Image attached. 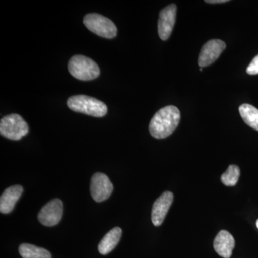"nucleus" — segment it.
Returning <instances> with one entry per match:
<instances>
[{"label": "nucleus", "instance_id": "f257e3e1", "mask_svg": "<svg viewBox=\"0 0 258 258\" xmlns=\"http://www.w3.org/2000/svg\"><path fill=\"white\" fill-rule=\"evenodd\" d=\"M181 119V113L176 106L161 108L153 116L149 124L151 135L158 139H165L175 131Z\"/></svg>", "mask_w": 258, "mask_h": 258}, {"label": "nucleus", "instance_id": "f03ea898", "mask_svg": "<svg viewBox=\"0 0 258 258\" xmlns=\"http://www.w3.org/2000/svg\"><path fill=\"white\" fill-rule=\"evenodd\" d=\"M68 107L73 111L101 118L107 114L108 108L103 102L85 95L71 96L67 101Z\"/></svg>", "mask_w": 258, "mask_h": 258}, {"label": "nucleus", "instance_id": "7ed1b4c3", "mask_svg": "<svg viewBox=\"0 0 258 258\" xmlns=\"http://www.w3.org/2000/svg\"><path fill=\"white\" fill-rule=\"evenodd\" d=\"M68 66L70 74L80 81H91L100 75V69L96 62L86 56H74Z\"/></svg>", "mask_w": 258, "mask_h": 258}, {"label": "nucleus", "instance_id": "20e7f679", "mask_svg": "<svg viewBox=\"0 0 258 258\" xmlns=\"http://www.w3.org/2000/svg\"><path fill=\"white\" fill-rule=\"evenodd\" d=\"M29 132V127L23 117L20 115L10 114L0 120V134L10 140H20Z\"/></svg>", "mask_w": 258, "mask_h": 258}, {"label": "nucleus", "instance_id": "39448f33", "mask_svg": "<svg viewBox=\"0 0 258 258\" xmlns=\"http://www.w3.org/2000/svg\"><path fill=\"white\" fill-rule=\"evenodd\" d=\"M83 23L88 30L104 38H114L118 32L112 20L97 13L86 15L83 18Z\"/></svg>", "mask_w": 258, "mask_h": 258}, {"label": "nucleus", "instance_id": "423d86ee", "mask_svg": "<svg viewBox=\"0 0 258 258\" xmlns=\"http://www.w3.org/2000/svg\"><path fill=\"white\" fill-rule=\"evenodd\" d=\"M113 186L111 180L103 173L93 174L91 181V194L97 203L108 200L113 192Z\"/></svg>", "mask_w": 258, "mask_h": 258}, {"label": "nucleus", "instance_id": "0eeeda50", "mask_svg": "<svg viewBox=\"0 0 258 258\" xmlns=\"http://www.w3.org/2000/svg\"><path fill=\"white\" fill-rule=\"evenodd\" d=\"M63 214V204L59 199H53L43 207L38 214V220L42 225L52 227L57 225Z\"/></svg>", "mask_w": 258, "mask_h": 258}, {"label": "nucleus", "instance_id": "6e6552de", "mask_svg": "<svg viewBox=\"0 0 258 258\" xmlns=\"http://www.w3.org/2000/svg\"><path fill=\"white\" fill-rule=\"evenodd\" d=\"M226 48L225 42L221 40H211L203 45L198 58L200 68L207 67L215 62Z\"/></svg>", "mask_w": 258, "mask_h": 258}, {"label": "nucleus", "instance_id": "1a4fd4ad", "mask_svg": "<svg viewBox=\"0 0 258 258\" xmlns=\"http://www.w3.org/2000/svg\"><path fill=\"white\" fill-rule=\"evenodd\" d=\"M176 5L171 4L160 12L158 21V32L161 40H166L170 37L176 23Z\"/></svg>", "mask_w": 258, "mask_h": 258}, {"label": "nucleus", "instance_id": "9d476101", "mask_svg": "<svg viewBox=\"0 0 258 258\" xmlns=\"http://www.w3.org/2000/svg\"><path fill=\"white\" fill-rule=\"evenodd\" d=\"M174 201V195L171 191H165L156 200L152 212V221L156 227L161 225Z\"/></svg>", "mask_w": 258, "mask_h": 258}, {"label": "nucleus", "instance_id": "9b49d317", "mask_svg": "<svg viewBox=\"0 0 258 258\" xmlns=\"http://www.w3.org/2000/svg\"><path fill=\"white\" fill-rule=\"evenodd\" d=\"M235 241L233 236L226 230H221L214 240V249L219 255L230 258L235 248Z\"/></svg>", "mask_w": 258, "mask_h": 258}, {"label": "nucleus", "instance_id": "f8f14e48", "mask_svg": "<svg viewBox=\"0 0 258 258\" xmlns=\"http://www.w3.org/2000/svg\"><path fill=\"white\" fill-rule=\"evenodd\" d=\"M23 192V188L20 185H15L5 189L0 198L1 213L9 214L13 211Z\"/></svg>", "mask_w": 258, "mask_h": 258}, {"label": "nucleus", "instance_id": "ddd939ff", "mask_svg": "<svg viewBox=\"0 0 258 258\" xmlns=\"http://www.w3.org/2000/svg\"><path fill=\"white\" fill-rule=\"evenodd\" d=\"M121 235L122 230L120 227H114L110 230L102 239L99 245H98V251L100 253L105 255L113 250V249L119 242Z\"/></svg>", "mask_w": 258, "mask_h": 258}, {"label": "nucleus", "instance_id": "4468645a", "mask_svg": "<svg viewBox=\"0 0 258 258\" xmlns=\"http://www.w3.org/2000/svg\"><path fill=\"white\" fill-rule=\"evenodd\" d=\"M244 123L258 132V110L252 105L242 104L239 108Z\"/></svg>", "mask_w": 258, "mask_h": 258}, {"label": "nucleus", "instance_id": "2eb2a0df", "mask_svg": "<svg viewBox=\"0 0 258 258\" xmlns=\"http://www.w3.org/2000/svg\"><path fill=\"white\" fill-rule=\"evenodd\" d=\"M19 252L23 258H51L49 251L33 244H20L19 247Z\"/></svg>", "mask_w": 258, "mask_h": 258}, {"label": "nucleus", "instance_id": "dca6fc26", "mask_svg": "<svg viewBox=\"0 0 258 258\" xmlns=\"http://www.w3.org/2000/svg\"><path fill=\"white\" fill-rule=\"evenodd\" d=\"M240 176V168L236 165H230L221 176V181L225 186H234L237 184Z\"/></svg>", "mask_w": 258, "mask_h": 258}, {"label": "nucleus", "instance_id": "f3484780", "mask_svg": "<svg viewBox=\"0 0 258 258\" xmlns=\"http://www.w3.org/2000/svg\"><path fill=\"white\" fill-rule=\"evenodd\" d=\"M246 72L249 75L258 74V55L252 59V62L249 64L246 70Z\"/></svg>", "mask_w": 258, "mask_h": 258}, {"label": "nucleus", "instance_id": "a211bd4d", "mask_svg": "<svg viewBox=\"0 0 258 258\" xmlns=\"http://www.w3.org/2000/svg\"><path fill=\"white\" fill-rule=\"evenodd\" d=\"M229 2L228 0H206L205 3H210V4H220V3H225Z\"/></svg>", "mask_w": 258, "mask_h": 258}, {"label": "nucleus", "instance_id": "6ab92c4d", "mask_svg": "<svg viewBox=\"0 0 258 258\" xmlns=\"http://www.w3.org/2000/svg\"><path fill=\"white\" fill-rule=\"evenodd\" d=\"M256 225H257V227L258 229V220H257V222H256Z\"/></svg>", "mask_w": 258, "mask_h": 258}]
</instances>
